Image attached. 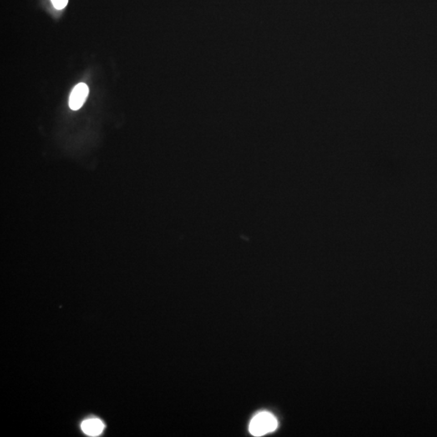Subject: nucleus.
Here are the masks:
<instances>
[{"label":"nucleus","mask_w":437,"mask_h":437,"mask_svg":"<svg viewBox=\"0 0 437 437\" xmlns=\"http://www.w3.org/2000/svg\"><path fill=\"white\" fill-rule=\"evenodd\" d=\"M278 427L277 419L270 412H260L250 421V433L255 437H261L272 433Z\"/></svg>","instance_id":"nucleus-1"},{"label":"nucleus","mask_w":437,"mask_h":437,"mask_svg":"<svg viewBox=\"0 0 437 437\" xmlns=\"http://www.w3.org/2000/svg\"><path fill=\"white\" fill-rule=\"evenodd\" d=\"M89 93L87 84L79 83L72 90L69 98V106L72 110H78L83 106Z\"/></svg>","instance_id":"nucleus-2"},{"label":"nucleus","mask_w":437,"mask_h":437,"mask_svg":"<svg viewBox=\"0 0 437 437\" xmlns=\"http://www.w3.org/2000/svg\"><path fill=\"white\" fill-rule=\"evenodd\" d=\"M104 423L98 419H91L83 421L81 424V429L86 435L97 437L101 435L104 430Z\"/></svg>","instance_id":"nucleus-3"},{"label":"nucleus","mask_w":437,"mask_h":437,"mask_svg":"<svg viewBox=\"0 0 437 437\" xmlns=\"http://www.w3.org/2000/svg\"><path fill=\"white\" fill-rule=\"evenodd\" d=\"M51 2L56 9L62 10L67 6L68 0H51Z\"/></svg>","instance_id":"nucleus-4"}]
</instances>
